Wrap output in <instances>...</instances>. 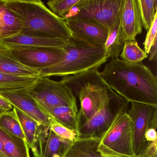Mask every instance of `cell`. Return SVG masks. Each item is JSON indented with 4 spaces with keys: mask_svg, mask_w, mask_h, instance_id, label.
I'll use <instances>...</instances> for the list:
<instances>
[{
    "mask_svg": "<svg viewBox=\"0 0 157 157\" xmlns=\"http://www.w3.org/2000/svg\"><path fill=\"white\" fill-rule=\"evenodd\" d=\"M100 75L104 81L127 101L157 106V79L141 63L131 64L119 58L105 63Z\"/></svg>",
    "mask_w": 157,
    "mask_h": 157,
    "instance_id": "obj_1",
    "label": "cell"
},
{
    "mask_svg": "<svg viewBox=\"0 0 157 157\" xmlns=\"http://www.w3.org/2000/svg\"><path fill=\"white\" fill-rule=\"evenodd\" d=\"M6 7L22 24L21 33L68 39L71 34L64 19L54 14L40 0H4Z\"/></svg>",
    "mask_w": 157,
    "mask_h": 157,
    "instance_id": "obj_2",
    "label": "cell"
},
{
    "mask_svg": "<svg viewBox=\"0 0 157 157\" xmlns=\"http://www.w3.org/2000/svg\"><path fill=\"white\" fill-rule=\"evenodd\" d=\"M60 81L78 98L80 125L90 120L103 106L113 91L104 81L98 69L64 76Z\"/></svg>",
    "mask_w": 157,
    "mask_h": 157,
    "instance_id": "obj_3",
    "label": "cell"
},
{
    "mask_svg": "<svg viewBox=\"0 0 157 157\" xmlns=\"http://www.w3.org/2000/svg\"><path fill=\"white\" fill-rule=\"evenodd\" d=\"M64 49V55L56 64L40 69L39 77H64L74 75L92 69H99L109 60L103 47L83 44L70 37Z\"/></svg>",
    "mask_w": 157,
    "mask_h": 157,
    "instance_id": "obj_4",
    "label": "cell"
},
{
    "mask_svg": "<svg viewBox=\"0 0 157 157\" xmlns=\"http://www.w3.org/2000/svg\"><path fill=\"white\" fill-rule=\"evenodd\" d=\"M129 105L116 115L108 129L100 137L97 150L107 157H133V130L127 113Z\"/></svg>",
    "mask_w": 157,
    "mask_h": 157,
    "instance_id": "obj_5",
    "label": "cell"
},
{
    "mask_svg": "<svg viewBox=\"0 0 157 157\" xmlns=\"http://www.w3.org/2000/svg\"><path fill=\"white\" fill-rule=\"evenodd\" d=\"M26 91L48 114L58 106L78 108L76 97L71 89L60 81L53 80L48 77H39L35 83Z\"/></svg>",
    "mask_w": 157,
    "mask_h": 157,
    "instance_id": "obj_6",
    "label": "cell"
},
{
    "mask_svg": "<svg viewBox=\"0 0 157 157\" xmlns=\"http://www.w3.org/2000/svg\"><path fill=\"white\" fill-rule=\"evenodd\" d=\"M123 0H80L64 19H82L101 25L108 31L119 18Z\"/></svg>",
    "mask_w": 157,
    "mask_h": 157,
    "instance_id": "obj_7",
    "label": "cell"
},
{
    "mask_svg": "<svg viewBox=\"0 0 157 157\" xmlns=\"http://www.w3.org/2000/svg\"><path fill=\"white\" fill-rule=\"evenodd\" d=\"M129 103L113 90L103 106L87 122L80 125L78 139L99 137L108 129L116 115Z\"/></svg>",
    "mask_w": 157,
    "mask_h": 157,
    "instance_id": "obj_8",
    "label": "cell"
},
{
    "mask_svg": "<svg viewBox=\"0 0 157 157\" xmlns=\"http://www.w3.org/2000/svg\"><path fill=\"white\" fill-rule=\"evenodd\" d=\"M71 143L57 136L50 126L39 124L35 140L31 149L34 157H63Z\"/></svg>",
    "mask_w": 157,
    "mask_h": 157,
    "instance_id": "obj_9",
    "label": "cell"
},
{
    "mask_svg": "<svg viewBox=\"0 0 157 157\" xmlns=\"http://www.w3.org/2000/svg\"><path fill=\"white\" fill-rule=\"evenodd\" d=\"M71 34V38L89 45L103 47L108 30L96 23L82 19H64Z\"/></svg>",
    "mask_w": 157,
    "mask_h": 157,
    "instance_id": "obj_10",
    "label": "cell"
},
{
    "mask_svg": "<svg viewBox=\"0 0 157 157\" xmlns=\"http://www.w3.org/2000/svg\"><path fill=\"white\" fill-rule=\"evenodd\" d=\"M26 90L1 91L0 95L8 100L13 107L19 109L38 124L50 126L52 123L56 121L42 109L36 100L27 94Z\"/></svg>",
    "mask_w": 157,
    "mask_h": 157,
    "instance_id": "obj_11",
    "label": "cell"
},
{
    "mask_svg": "<svg viewBox=\"0 0 157 157\" xmlns=\"http://www.w3.org/2000/svg\"><path fill=\"white\" fill-rule=\"evenodd\" d=\"M127 113L132 121L133 130V152L137 155L144 140V135L151 122L157 113V106L131 102Z\"/></svg>",
    "mask_w": 157,
    "mask_h": 157,
    "instance_id": "obj_12",
    "label": "cell"
},
{
    "mask_svg": "<svg viewBox=\"0 0 157 157\" xmlns=\"http://www.w3.org/2000/svg\"><path fill=\"white\" fill-rule=\"evenodd\" d=\"M68 39L40 37L20 33L0 39V44L12 50L43 48L63 49Z\"/></svg>",
    "mask_w": 157,
    "mask_h": 157,
    "instance_id": "obj_13",
    "label": "cell"
},
{
    "mask_svg": "<svg viewBox=\"0 0 157 157\" xmlns=\"http://www.w3.org/2000/svg\"><path fill=\"white\" fill-rule=\"evenodd\" d=\"M12 51L22 64L38 69L56 64L63 57L64 53V49L57 48L19 49Z\"/></svg>",
    "mask_w": 157,
    "mask_h": 157,
    "instance_id": "obj_14",
    "label": "cell"
},
{
    "mask_svg": "<svg viewBox=\"0 0 157 157\" xmlns=\"http://www.w3.org/2000/svg\"><path fill=\"white\" fill-rule=\"evenodd\" d=\"M119 20L124 42L136 40L143 28L138 0H123Z\"/></svg>",
    "mask_w": 157,
    "mask_h": 157,
    "instance_id": "obj_15",
    "label": "cell"
},
{
    "mask_svg": "<svg viewBox=\"0 0 157 157\" xmlns=\"http://www.w3.org/2000/svg\"><path fill=\"white\" fill-rule=\"evenodd\" d=\"M0 72L19 76L39 77L40 71L22 64L11 49L0 44Z\"/></svg>",
    "mask_w": 157,
    "mask_h": 157,
    "instance_id": "obj_16",
    "label": "cell"
},
{
    "mask_svg": "<svg viewBox=\"0 0 157 157\" xmlns=\"http://www.w3.org/2000/svg\"><path fill=\"white\" fill-rule=\"evenodd\" d=\"M29 149L24 140L0 128V150L7 157H30Z\"/></svg>",
    "mask_w": 157,
    "mask_h": 157,
    "instance_id": "obj_17",
    "label": "cell"
},
{
    "mask_svg": "<svg viewBox=\"0 0 157 157\" xmlns=\"http://www.w3.org/2000/svg\"><path fill=\"white\" fill-rule=\"evenodd\" d=\"M99 137L79 138L70 144L63 157H107L97 151ZM133 157H138L134 156Z\"/></svg>",
    "mask_w": 157,
    "mask_h": 157,
    "instance_id": "obj_18",
    "label": "cell"
},
{
    "mask_svg": "<svg viewBox=\"0 0 157 157\" xmlns=\"http://www.w3.org/2000/svg\"><path fill=\"white\" fill-rule=\"evenodd\" d=\"M22 27L21 20L0 0V39L21 33Z\"/></svg>",
    "mask_w": 157,
    "mask_h": 157,
    "instance_id": "obj_19",
    "label": "cell"
},
{
    "mask_svg": "<svg viewBox=\"0 0 157 157\" xmlns=\"http://www.w3.org/2000/svg\"><path fill=\"white\" fill-rule=\"evenodd\" d=\"M78 113V108L60 106L51 109L48 114L59 124L78 133L80 124Z\"/></svg>",
    "mask_w": 157,
    "mask_h": 157,
    "instance_id": "obj_20",
    "label": "cell"
},
{
    "mask_svg": "<svg viewBox=\"0 0 157 157\" xmlns=\"http://www.w3.org/2000/svg\"><path fill=\"white\" fill-rule=\"evenodd\" d=\"M124 43L118 18L113 26L108 31L107 38L103 46L104 50L109 60L118 58L122 52Z\"/></svg>",
    "mask_w": 157,
    "mask_h": 157,
    "instance_id": "obj_21",
    "label": "cell"
},
{
    "mask_svg": "<svg viewBox=\"0 0 157 157\" xmlns=\"http://www.w3.org/2000/svg\"><path fill=\"white\" fill-rule=\"evenodd\" d=\"M38 78L0 72V91L29 89L35 83Z\"/></svg>",
    "mask_w": 157,
    "mask_h": 157,
    "instance_id": "obj_22",
    "label": "cell"
},
{
    "mask_svg": "<svg viewBox=\"0 0 157 157\" xmlns=\"http://www.w3.org/2000/svg\"><path fill=\"white\" fill-rule=\"evenodd\" d=\"M0 128L26 142L21 126L13 108L11 111L0 113Z\"/></svg>",
    "mask_w": 157,
    "mask_h": 157,
    "instance_id": "obj_23",
    "label": "cell"
},
{
    "mask_svg": "<svg viewBox=\"0 0 157 157\" xmlns=\"http://www.w3.org/2000/svg\"><path fill=\"white\" fill-rule=\"evenodd\" d=\"M121 59L133 64L141 63L147 59L148 55L142 50L136 40L126 41L120 55Z\"/></svg>",
    "mask_w": 157,
    "mask_h": 157,
    "instance_id": "obj_24",
    "label": "cell"
},
{
    "mask_svg": "<svg viewBox=\"0 0 157 157\" xmlns=\"http://www.w3.org/2000/svg\"><path fill=\"white\" fill-rule=\"evenodd\" d=\"M13 108L21 126L26 143L31 148L35 140L39 124L17 108L14 107Z\"/></svg>",
    "mask_w": 157,
    "mask_h": 157,
    "instance_id": "obj_25",
    "label": "cell"
},
{
    "mask_svg": "<svg viewBox=\"0 0 157 157\" xmlns=\"http://www.w3.org/2000/svg\"><path fill=\"white\" fill-rule=\"evenodd\" d=\"M143 27L149 30L157 13V0H138Z\"/></svg>",
    "mask_w": 157,
    "mask_h": 157,
    "instance_id": "obj_26",
    "label": "cell"
},
{
    "mask_svg": "<svg viewBox=\"0 0 157 157\" xmlns=\"http://www.w3.org/2000/svg\"><path fill=\"white\" fill-rule=\"evenodd\" d=\"M80 0H50L47 4L54 14L64 19Z\"/></svg>",
    "mask_w": 157,
    "mask_h": 157,
    "instance_id": "obj_27",
    "label": "cell"
},
{
    "mask_svg": "<svg viewBox=\"0 0 157 157\" xmlns=\"http://www.w3.org/2000/svg\"><path fill=\"white\" fill-rule=\"evenodd\" d=\"M50 128L57 136L71 143L78 139V132L66 127L57 121L52 123Z\"/></svg>",
    "mask_w": 157,
    "mask_h": 157,
    "instance_id": "obj_28",
    "label": "cell"
},
{
    "mask_svg": "<svg viewBox=\"0 0 157 157\" xmlns=\"http://www.w3.org/2000/svg\"><path fill=\"white\" fill-rule=\"evenodd\" d=\"M157 13L155 15L153 22L147 31L146 38L144 41V50L146 54L148 55L150 49L153 44L155 39H157Z\"/></svg>",
    "mask_w": 157,
    "mask_h": 157,
    "instance_id": "obj_29",
    "label": "cell"
},
{
    "mask_svg": "<svg viewBox=\"0 0 157 157\" xmlns=\"http://www.w3.org/2000/svg\"><path fill=\"white\" fill-rule=\"evenodd\" d=\"M157 140L145 141L136 155L138 157H157Z\"/></svg>",
    "mask_w": 157,
    "mask_h": 157,
    "instance_id": "obj_30",
    "label": "cell"
},
{
    "mask_svg": "<svg viewBox=\"0 0 157 157\" xmlns=\"http://www.w3.org/2000/svg\"><path fill=\"white\" fill-rule=\"evenodd\" d=\"M13 109L12 105L5 98L0 95V112L11 111Z\"/></svg>",
    "mask_w": 157,
    "mask_h": 157,
    "instance_id": "obj_31",
    "label": "cell"
},
{
    "mask_svg": "<svg viewBox=\"0 0 157 157\" xmlns=\"http://www.w3.org/2000/svg\"><path fill=\"white\" fill-rule=\"evenodd\" d=\"M149 54V60L150 61H156L157 56V39H155L153 44L151 47Z\"/></svg>",
    "mask_w": 157,
    "mask_h": 157,
    "instance_id": "obj_32",
    "label": "cell"
},
{
    "mask_svg": "<svg viewBox=\"0 0 157 157\" xmlns=\"http://www.w3.org/2000/svg\"><path fill=\"white\" fill-rule=\"evenodd\" d=\"M0 157H7L0 150Z\"/></svg>",
    "mask_w": 157,
    "mask_h": 157,
    "instance_id": "obj_33",
    "label": "cell"
}]
</instances>
